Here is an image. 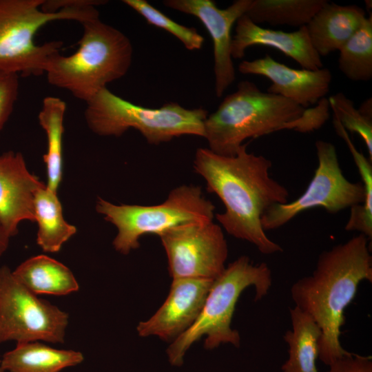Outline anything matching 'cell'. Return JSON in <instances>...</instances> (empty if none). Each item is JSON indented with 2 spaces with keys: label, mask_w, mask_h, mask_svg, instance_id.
<instances>
[{
  "label": "cell",
  "mask_w": 372,
  "mask_h": 372,
  "mask_svg": "<svg viewBox=\"0 0 372 372\" xmlns=\"http://www.w3.org/2000/svg\"><path fill=\"white\" fill-rule=\"evenodd\" d=\"M242 144L233 156L219 155L209 148L197 149L194 169L206 182L207 192L215 194L225 207L215 218L234 238L247 241L266 255L282 252L261 225L265 211L288 201L287 189L270 176L271 161L247 150Z\"/></svg>",
  "instance_id": "6da1fadb"
},
{
  "label": "cell",
  "mask_w": 372,
  "mask_h": 372,
  "mask_svg": "<svg viewBox=\"0 0 372 372\" xmlns=\"http://www.w3.org/2000/svg\"><path fill=\"white\" fill-rule=\"evenodd\" d=\"M369 240L362 234L323 251L310 276L291 287L295 306L316 322L322 331L318 358L325 365L352 353L340 340L344 310L353 300L360 283L372 282Z\"/></svg>",
  "instance_id": "7a4b0ae2"
},
{
  "label": "cell",
  "mask_w": 372,
  "mask_h": 372,
  "mask_svg": "<svg viewBox=\"0 0 372 372\" xmlns=\"http://www.w3.org/2000/svg\"><path fill=\"white\" fill-rule=\"evenodd\" d=\"M81 25L83 34L77 50L69 56L53 54L44 74L50 85L87 103L108 83L127 74L133 48L126 35L99 18Z\"/></svg>",
  "instance_id": "3957f363"
},
{
  "label": "cell",
  "mask_w": 372,
  "mask_h": 372,
  "mask_svg": "<svg viewBox=\"0 0 372 372\" xmlns=\"http://www.w3.org/2000/svg\"><path fill=\"white\" fill-rule=\"evenodd\" d=\"M304 110L286 98L262 92L251 81H242L207 116L204 138L213 152L233 156L248 138L291 130Z\"/></svg>",
  "instance_id": "277c9868"
},
{
  "label": "cell",
  "mask_w": 372,
  "mask_h": 372,
  "mask_svg": "<svg viewBox=\"0 0 372 372\" xmlns=\"http://www.w3.org/2000/svg\"><path fill=\"white\" fill-rule=\"evenodd\" d=\"M271 285V271L265 262L254 265L248 256H242L229 264L214 280L196 321L167 348L169 363L181 366L187 351L203 335H206L204 347L207 349L227 343L238 347L240 335L231 324L240 294L246 288L254 287L255 301H258L267 294Z\"/></svg>",
  "instance_id": "5b68a950"
},
{
  "label": "cell",
  "mask_w": 372,
  "mask_h": 372,
  "mask_svg": "<svg viewBox=\"0 0 372 372\" xmlns=\"http://www.w3.org/2000/svg\"><path fill=\"white\" fill-rule=\"evenodd\" d=\"M318 167L304 192L296 200L276 204L261 218L266 231L276 229L300 213L321 207L331 214L350 208L345 225L348 231H358L371 241L372 238V193L362 182L349 180L340 168L334 145L318 140L316 143Z\"/></svg>",
  "instance_id": "8992f818"
},
{
  "label": "cell",
  "mask_w": 372,
  "mask_h": 372,
  "mask_svg": "<svg viewBox=\"0 0 372 372\" xmlns=\"http://www.w3.org/2000/svg\"><path fill=\"white\" fill-rule=\"evenodd\" d=\"M86 103L85 119L94 134L121 136L130 128L138 130L152 145L169 142L175 137H204L208 112L203 107L187 109L177 103L159 108L135 105L103 89Z\"/></svg>",
  "instance_id": "52a82bcc"
},
{
  "label": "cell",
  "mask_w": 372,
  "mask_h": 372,
  "mask_svg": "<svg viewBox=\"0 0 372 372\" xmlns=\"http://www.w3.org/2000/svg\"><path fill=\"white\" fill-rule=\"evenodd\" d=\"M43 0H0V71L19 76L45 73L50 58L60 52L63 42L37 44L34 37L47 23L72 20L81 23L99 18L96 7L73 8L57 12L41 10Z\"/></svg>",
  "instance_id": "ba28073f"
},
{
  "label": "cell",
  "mask_w": 372,
  "mask_h": 372,
  "mask_svg": "<svg viewBox=\"0 0 372 372\" xmlns=\"http://www.w3.org/2000/svg\"><path fill=\"white\" fill-rule=\"evenodd\" d=\"M96 210L116 227L112 244L125 255L140 246L139 239L144 235L159 236L175 226L211 221L215 217V206L204 196L200 187L194 185L175 187L163 203L154 205H116L98 198Z\"/></svg>",
  "instance_id": "9c48e42d"
},
{
  "label": "cell",
  "mask_w": 372,
  "mask_h": 372,
  "mask_svg": "<svg viewBox=\"0 0 372 372\" xmlns=\"http://www.w3.org/2000/svg\"><path fill=\"white\" fill-rule=\"evenodd\" d=\"M68 320L66 312L38 298L8 267H0V344L11 340L63 343Z\"/></svg>",
  "instance_id": "30bf717a"
},
{
  "label": "cell",
  "mask_w": 372,
  "mask_h": 372,
  "mask_svg": "<svg viewBox=\"0 0 372 372\" xmlns=\"http://www.w3.org/2000/svg\"><path fill=\"white\" fill-rule=\"evenodd\" d=\"M159 237L173 279L214 280L226 267L227 243L222 227L213 220L183 223Z\"/></svg>",
  "instance_id": "8fae6325"
},
{
  "label": "cell",
  "mask_w": 372,
  "mask_h": 372,
  "mask_svg": "<svg viewBox=\"0 0 372 372\" xmlns=\"http://www.w3.org/2000/svg\"><path fill=\"white\" fill-rule=\"evenodd\" d=\"M253 0H237L221 9L211 0H165L163 5L198 18L206 28L213 42L215 92L221 97L236 79L231 54V29L245 14Z\"/></svg>",
  "instance_id": "7c38bea8"
},
{
  "label": "cell",
  "mask_w": 372,
  "mask_h": 372,
  "mask_svg": "<svg viewBox=\"0 0 372 372\" xmlns=\"http://www.w3.org/2000/svg\"><path fill=\"white\" fill-rule=\"evenodd\" d=\"M213 282L200 278L173 279L162 306L149 320L137 326L138 335H156L165 341L176 339L200 315Z\"/></svg>",
  "instance_id": "4fadbf2b"
},
{
  "label": "cell",
  "mask_w": 372,
  "mask_h": 372,
  "mask_svg": "<svg viewBox=\"0 0 372 372\" xmlns=\"http://www.w3.org/2000/svg\"><path fill=\"white\" fill-rule=\"evenodd\" d=\"M238 70L242 74L267 77L271 81L267 92L286 98L304 109L324 98L332 80L328 68L295 69L268 54L253 61H242Z\"/></svg>",
  "instance_id": "5bb4252c"
},
{
  "label": "cell",
  "mask_w": 372,
  "mask_h": 372,
  "mask_svg": "<svg viewBox=\"0 0 372 372\" xmlns=\"http://www.w3.org/2000/svg\"><path fill=\"white\" fill-rule=\"evenodd\" d=\"M44 185L29 172L20 152L0 154V225L10 237L21 221H35V194Z\"/></svg>",
  "instance_id": "9a60e30c"
},
{
  "label": "cell",
  "mask_w": 372,
  "mask_h": 372,
  "mask_svg": "<svg viewBox=\"0 0 372 372\" xmlns=\"http://www.w3.org/2000/svg\"><path fill=\"white\" fill-rule=\"evenodd\" d=\"M256 45L278 50L295 60L302 69L316 70L323 68L320 56L311 43L306 26L291 32L271 30L262 28L243 14L236 22L231 45L232 59L243 58L245 50Z\"/></svg>",
  "instance_id": "2e32d148"
},
{
  "label": "cell",
  "mask_w": 372,
  "mask_h": 372,
  "mask_svg": "<svg viewBox=\"0 0 372 372\" xmlns=\"http://www.w3.org/2000/svg\"><path fill=\"white\" fill-rule=\"evenodd\" d=\"M364 9L341 6L328 1L313 16L306 28L311 43L321 56L338 50L365 21Z\"/></svg>",
  "instance_id": "e0dca14e"
},
{
  "label": "cell",
  "mask_w": 372,
  "mask_h": 372,
  "mask_svg": "<svg viewBox=\"0 0 372 372\" xmlns=\"http://www.w3.org/2000/svg\"><path fill=\"white\" fill-rule=\"evenodd\" d=\"M83 353L74 350L57 349L39 342L17 343L1 359L3 370L9 372H60L81 364Z\"/></svg>",
  "instance_id": "ac0fdd59"
},
{
  "label": "cell",
  "mask_w": 372,
  "mask_h": 372,
  "mask_svg": "<svg viewBox=\"0 0 372 372\" xmlns=\"http://www.w3.org/2000/svg\"><path fill=\"white\" fill-rule=\"evenodd\" d=\"M12 273L19 282L37 295L65 296L77 291L79 288L68 267L45 255L27 259Z\"/></svg>",
  "instance_id": "d6986e66"
},
{
  "label": "cell",
  "mask_w": 372,
  "mask_h": 372,
  "mask_svg": "<svg viewBox=\"0 0 372 372\" xmlns=\"http://www.w3.org/2000/svg\"><path fill=\"white\" fill-rule=\"evenodd\" d=\"M291 329L283 339L289 346V357L281 366L282 372H318V342L322 331L310 316L297 307L289 308Z\"/></svg>",
  "instance_id": "ffe728a7"
},
{
  "label": "cell",
  "mask_w": 372,
  "mask_h": 372,
  "mask_svg": "<svg viewBox=\"0 0 372 372\" xmlns=\"http://www.w3.org/2000/svg\"><path fill=\"white\" fill-rule=\"evenodd\" d=\"M34 218L38 223L37 243L44 252L57 253L76 232L75 226L65 221L57 194L44 185L34 197Z\"/></svg>",
  "instance_id": "44dd1931"
},
{
  "label": "cell",
  "mask_w": 372,
  "mask_h": 372,
  "mask_svg": "<svg viewBox=\"0 0 372 372\" xmlns=\"http://www.w3.org/2000/svg\"><path fill=\"white\" fill-rule=\"evenodd\" d=\"M66 103L57 96L43 99L38 115L40 125L45 132L47 151L43 155L48 178L47 187L58 192L62 179L63 121Z\"/></svg>",
  "instance_id": "7402d4cb"
},
{
  "label": "cell",
  "mask_w": 372,
  "mask_h": 372,
  "mask_svg": "<svg viewBox=\"0 0 372 372\" xmlns=\"http://www.w3.org/2000/svg\"><path fill=\"white\" fill-rule=\"evenodd\" d=\"M326 0H253L246 14L254 23L306 26Z\"/></svg>",
  "instance_id": "603a6c76"
},
{
  "label": "cell",
  "mask_w": 372,
  "mask_h": 372,
  "mask_svg": "<svg viewBox=\"0 0 372 372\" xmlns=\"http://www.w3.org/2000/svg\"><path fill=\"white\" fill-rule=\"evenodd\" d=\"M339 70L353 81L372 78V14L339 50Z\"/></svg>",
  "instance_id": "cb8c5ba5"
},
{
  "label": "cell",
  "mask_w": 372,
  "mask_h": 372,
  "mask_svg": "<svg viewBox=\"0 0 372 372\" xmlns=\"http://www.w3.org/2000/svg\"><path fill=\"white\" fill-rule=\"evenodd\" d=\"M123 2L141 15L149 24L163 29L176 37L187 50L201 48L205 39L196 28L174 21L145 0H123Z\"/></svg>",
  "instance_id": "d4e9b609"
},
{
  "label": "cell",
  "mask_w": 372,
  "mask_h": 372,
  "mask_svg": "<svg viewBox=\"0 0 372 372\" xmlns=\"http://www.w3.org/2000/svg\"><path fill=\"white\" fill-rule=\"evenodd\" d=\"M328 101L333 118L347 131L356 133L362 138L369 154V159L372 162V118L362 114L355 107L353 101L342 92L331 96Z\"/></svg>",
  "instance_id": "484cf974"
},
{
  "label": "cell",
  "mask_w": 372,
  "mask_h": 372,
  "mask_svg": "<svg viewBox=\"0 0 372 372\" xmlns=\"http://www.w3.org/2000/svg\"><path fill=\"white\" fill-rule=\"evenodd\" d=\"M19 76L0 71V131L10 118L17 100Z\"/></svg>",
  "instance_id": "4316f807"
},
{
  "label": "cell",
  "mask_w": 372,
  "mask_h": 372,
  "mask_svg": "<svg viewBox=\"0 0 372 372\" xmlns=\"http://www.w3.org/2000/svg\"><path fill=\"white\" fill-rule=\"evenodd\" d=\"M329 101L322 99L313 109H305L302 115L291 125V130L300 132H309L320 127L329 118Z\"/></svg>",
  "instance_id": "83f0119b"
},
{
  "label": "cell",
  "mask_w": 372,
  "mask_h": 372,
  "mask_svg": "<svg viewBox=\"0 0 372 372\" xmlns=\"http://www.w3.org/2000/svg\"><path fill=\"white\" fill-rule=\"evenodd\" d=\"M327 372H372L371 357L352 353L340 358L329 366Z\"/></svg>",
  "instance_id": "f1b7e54d"
},
{
  "label": "cell",
  "mask_w": 372,
  "mask_h": 372,
  "mask_svg": "<svg viewBox=\"0 0 372 372\" xmlns=\"http://www.w3.org/2000/svg\"><path fill=\"white\" fill-rule=\"evenodd\" d=\"M103 0H43L41 10L45 12L54 13L72 8H88L106 3Z\"/></svg>",
  "instance_id": "f546056e"
},
{
  "label": "cell",
  "mask_w": 372,
  "mask_h": 372,
  "mask_svg": "<svg viewBox=\"0 0 372 372\" xmlns=\"http://www.w3.org/2000/svg\"><path fill=\"white\" fill-rule=\"evenodd\" d=\"M10 238L6 231L0 225V257L8 249Z\"/></svg>",
  "instance_id": "4dcf8cb0"
},
{
  "label": "cell",
  "mask_w": 372,
  "mask_h": 372,
  "mask_svg": "<svg viewBox=\"0 0 372 372\" xmlns=\"http://www.w3.org/2000/svg\"><path fill=\"white\" fill-rule=\"evenodd\" d=\"M358 110L364 116L372 118L371 98L367 99L366 100L363 101Z\"/></svg>",
  "instance_id": "1f68e13d"
},
{
  "label": "cell",
  "mask_w": 372,
  "mask_h": 372,
  "mask_svg": "<svg viewBox=\"0 0 372 372\" xmlns=\"http://www.w3.org/2000/svg\"><path fill=\"white\" fill-rule=\"evenodd\" d=\"M365 2V5H366V9L368 10H371V8H372V1H364Z\"/></svg>",
  "instance_id": "d6a6232c"
},
{
  "label": "cell",
  "mask_w": 372,
  "mask_h": 372,
  "mask_svg": "<svg viewBox=\"0 0 372 372\" xmlns=\"http://www.w3.org/2000/svg\"><path fill=\"white\" fill-rule=\"evenodd\" d=\"M0 372H5L1 366V359H0Z\"/></svg>",
  "instance_id": "836d02e7"
}]
</instances>
